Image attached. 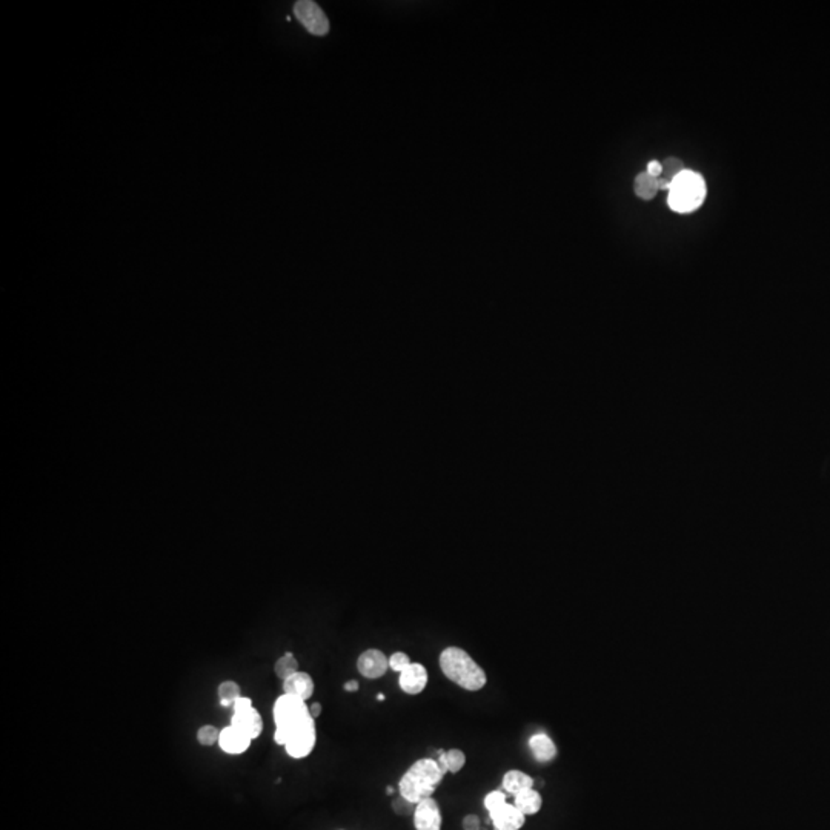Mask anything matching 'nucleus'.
Listing matches in <instances>:
<instances>
[{
  "mask_svg": "<svg viewBox=\"0 0 830 830\" xmlns=\"http://www.w3.org/2000/svg\"><path fill=\"white\" fill-rule=\"evenodd\" d=\"M274 741L280 746H286L289 739L302 733L315 730V720L309 714L306 701L283 694L274 704Z\"/></svg>",
  "mask_w": 830,
  "mask_h": 830,
  "instance_id": "nucleus-1",
  "label": "nucleus"
},
{
  "mask_svg": "<svg viewBox=\"0 0 830 830\" xmlns=\"http://www.w3.org/2000/svg\"><path fill=\"white\" fill-rule=\"evenodd\" d=\"M444 775L446 772L440 767L435 758H421L415 761L398 783L400 795L407 803L414 806L418 804L434 795Z\"/></svg>",
  "mask_w": 830,
  "mask_h": 830,
  "instance_id": "nucleus-2",
  "label": "nucleus"
},
{
  "mask_svg": "<svg viewBox=\"0 0 830 830\" xmlns=\"http://www.w3.org/2000/svg\"><path fill=\"white\" fill-rule=\"evenodd\" d=\"M440 669L444 677L464 691L477 692L487 683L483 668H480L476 659L462 648L451 646L444 649L440 655Z\"/></svg>",
  "mask_w": 830,
  "mask_h": 830,
  "instance_id": "nucleus-3",
  "label": "nucleus"
},
{
  "mask_svg": "<svg viewBox=\"0 0 830 830\" xmlns=\"http://www.w3.org/2000/svg\"><path fill=\"white\" fill-rule=\"evenodd\" d=\"M706 188L700 174L683 171L672 182L669 189V205L673 211L691 212L703 202Z\"/></svg>",
  "mask_w": 830,
  "mask_h": 830,
  "instance_id": "nucleus-4",
  "label": "nucleus"
},
{
  "mask_svg": "<svg viewBox=\"0 0 830 830\" xmlns=\"http://www.w3.org/2000/svg\"><path fill=\"white\" fill-rule=\"evenodd\" d=\"M294 14L308 33L314 36H326L329 33V20L315 2L300 0L294 5Z\"/></svg>",
  "mask_w": 830,
  "mask_h": 830,
  "instance_id": "nucleus-5",
  "label": "nucleus"
},
{
  "mask_svg": "<svg viewBox=\"0 0 830 830\" xmlns=\"http://www.w3.org/2000/svg\"><path fill=\"white\" fill-rule=\"evenodd\" d=\"M441 811L435 799L426 798L415 804L414 827L415 830H441Z\"/></svg>",
  "mask_w": 830,
  "mask_h": 830,
  "instance_id": "nucleus-6",
  "label": "nucleus"
},
{
  "mask_svg": "<svg viewBox=\"0 0 830 830\" xmlns=\"http://www.w3.org/2000/svg\"><path fill=\"white\" fill-rule=\"evenodd\" d=\"M357 669L365 678H382L389 669V658L379 649H368L359 657Z\"/></svg>",
  "mask_w": 830,
  "mask_h": 830,
  "instance_id": "nucleus-7",
  "label": "nucleus"
},
{
  "mask_svg": "<svg viewBox=\"0 0 830 830\" xmlns=\"http://www.w3.org/2000/svg\"><path fill=\"white\" fill-rule=\"evenodd\" d=\"M428 671L420 663H411L398 675V686L407 695H418L423 692L428 686Z\"/></svg>",
  "mask_w": 830,
  "mask_h": 830,
  "instance_id": "nucleus-8",
  "label": "nucleus"
},
{
  "mask_svg": "<svg viewBox=\"0 0 830 830\" xmlns=\"http://www.w3.org/2000/svg\"><path fill=\"white\" fill-rule=\"evenodd\" d=\"M494 830H520L524 826L526 815L517 809L515 804L505 803L489 812Z\"/></svg>",
  "mask_w": 830,
  "mask_h": 830,
  "instance_id": "nucleus-9",
  "label": "nucleus"
},
{
  "mask_svg": "<svg viewBox=\"0 0 830 830\" xmlns=\"http://www.w3.org/2000/svg\"><path fill=\"white\" fill-rule=\"evenodd\" d=\"M251 743H253V739H251L246 733H243L240 729H237L233 724H229L228 728L220 730L219 746L221 751L229 753V755H240L243 752H246L249 749Z\"/></svg>",
  "mask_w": 830,
  "mask_h": 830,
  "instance_id": "nucleus-10",
  "label": "nucleus"
},
{
  "mask_svg": "<svg viewBox=\"0 0 830 830\" xmlns=\"http://www.w3.org/2000/svg\"><path fill=\"white\" fill-rule=\"evenodd\" d=\"M315 684L313 677L306 672H297L283 681V694L306 701L314 695Z\"/></svg>",
  "mask_w": 830,
  "mask_h": 830,
  "instance_id": "nucleus-11",
  "label": "nucleus"
},
{
  "mask_svg": "<svg viewBox=\"0 0 830 830\" xmlns=\"http://www.w3.org/2000/svg\"><path fill=\"white\" fill-rule=\"evenodd\" d=\"M231 724L235 726L237 729H240L243 733H246L251 739L260 737L263 729V720L256 707H251L244 710V712L234 714L231 718Z\"/></svg>",
  "mask_w": 830,
  "mask_h": 830,
  "instance_id": "nucleus-12",
  "label": "nucleus"
},
{
  "mask_svg": "<svg viewBox=\"0 0 830 830\" xmlns=\"http://www.w3.org/2000/svg\"><path fill=\"white\" fill-rule=\"evenodd\" d=\"M529 749L538 761H551L557 755V746L546 733H535L529 739Z\"/></svg>",
  "mask_w": 830,
  "mask_h": 830,
  "instance_id": "nucleus-13",
  "label": "nucleus"
},
{
  "mask_svg": "<svg viewBox=\"0 0 830 830\" xmlns=\"http://www.w3.org/2000/svg\"><path fill=\"white\" fill-rule=\"evenodd\" d=\"M533 783H535L533 781V778L529 776L528 774L522 772V770H508L505 776H503L501 785H503V789H505V792L515 797L518 794H522V792H524V790L532 789Z\"/></svg>",
  "mask_w": 830,
  "mask_h": 830,
  "instance_id": "nucleus-14",
  "label": "nucleus"
},
{
  "mask_svg": "<svg viewBox=\"0 0 830 830\" xmlns=\"http://www.w3.org/2000/svg\"><path fill=\"white\" fill-rule=\"evenodd\" d=\"M514 804L518 811L528 817V815H535L540 812V809H542V806H543V799H542V795H540L538 792L532 788V789L522 792V794L515 795Z\"/></svg>",
  "mask_w": 830,
  "mask_h": 830,
  "instance_id": "nucleus-15",
  "label": "nucleus"
},
{
  "mask_svg": "<svg viewBox=\"0 0 830 830\" xmlns=\"http://www.w3.org/2000/svg\"><path fill=\"white\" fill-rule=\"evenodd\" d=\"M657 191H659L657 177L650 175L648 171L635 177V194L639 197L644 200H650L655 197Z\"/></svg>",
  "mask_w": 830,
  "mask_h": 830,
  "instance_id": "nucleus-16",
  "label": "nucleus"
},
{
  "mask_svg": "<svg viewBox=\"0 0 830 830\" xmlns=\"http://www.w3.org/2000/svg\"><path fill=\"white\" fill-rule=\"evenodd\" d=\"M274 671H276V675L280 680L285 681L286 678L299 672V659L295 658L292 652H285V654L276 661Z\"/></svg>",
  "mask_w": 830,
  "mask_h": 830,
  "instance_id": "nucleus-17",
  "label": "nucleus"
},
{
  "mask_svg": "<svg viewBox=\"0 0 830 830\" xmlns=\"http://www.w3.org/2000/svg\"><path fill=\"white\" fill-rule=\"evenodd\" d=\"M217 695L220 700V706H224V707L234 706V703L242 696L240 684L235 683V681H231V680L224 681V683L219 684Z\"/></svg>",
  "mask_w": 830,
  "mask_h": 830,
  "instance_id": "nucleus-18",
  "label": "nucleus"
},
{
  "mask_svg": "<svg viewBox=\"0 0 830 830\" xmlns=\"http://www.w3.org/2000/svg\"><path fill=\"white\" fill-rule=\"evenodd\" d=\"M683 171H686V169H684L683 163H681V160L671 157L661 165V174H659L658 179H663L672 185V182L675 180Z\"/></svg>",
  "mask_w": 830,
  "mask_h": 830,
  "instance_id": "nucleus-19",
  "label": "nucleus"
},
{
  "mask_svg": "<svg viewBox=\"0 0 830 830\" xmlns=\"http://www.w3.org/2000/svg\"><path fill=\"white\" fill-rule=\"evenodd\" d=\"M219 738H220V730L216 728V726L206 724V726H202V728L197 730V741L202 746L211 747L216 743H219Z\"/></svg>",
  "mask_w": 830,
  "mask_h": 830,
  "instance_id": "nucleus-20",
  "label": "nucleus"
},
{
  "mask_svg": "<svg viewBox=\"0 0 830 830\" xmlns=\"http://www.w3.org/2000/svg\"><path fill=\"white\" fill-rule=\"evenodd\" d=\"M446 765L448 772L458 774L466 765V755L460 749H449L446 751Z\"/></svg>",
  "mask_w": 830,
  "mask_h": 830,
  "instance_id": "nucleus-21",
  "label": "nucleus"
},
{
  "mask_svg": "<svg viewBox=\"0 0 830 830\" xmlns=\"http://www.w3.org/2000/svg\"><path fill=\"white\" fill-rule=\"evenodd\" d=\"M505 803H508V801H506V794L503 790H492L485 797V807L487 809V812L496 809V807H500Z\"/></svg>",
  "mask_w": 830,
  "mask_h": 830,
  "instance_id": "nucleus-22",
  "label": "nucleus"
},
{
  "mask_svg": "<svg viewBox=\"0 0 830 830\" xmlns=\"http://www.w3.org/2000/svg\"><path fill=\"white\" fill-rule=\"evenodd\" d=\"M411 663V658L407 657L405 652H394V654L389 657V668L398 673L405 671Z\"/></svg>",
  "mask_w": 830,
  "mask_h": 830,
  "instance_id": "nucleus-23",
  "label": "nucleus"
},
{
  "mask_svg": "<svg viewBox=\"0 0 830 830\" xmlns=\"http://www.w3.org/2000/svg\"><path fill=\"white\" fill-rule=\"evenodd\" d=\"M480 827H481V821H480V818L477 817V815H473V813L466 815L464 820H463V829L464 830H480Z\"/></svg>",
  "mask_w": 830,
  "mask_h": 830,
  "instance_id": "nucleus-24",
  "label": "nucleus"
},
{
  "mask_svg": "<svg viewBox=\"0 0 830 830\" xmlns=\"http://www.w3.org/2000/svg\"><path fill=\"white\" fill-rule=\"evenodd\" d=\"M233 707H234V714H239V712H244V710H248L254 706H253V701H251L248 696H240V698L234 703Z\"/></svg>",
  "mask_w": 830,
  "mask_h": 830,
  "instance_id": "nucleus-25",
  "label": "nucleus"
},
{
  "mask_svg": "<svg viewBox=\"0 0 830 830\" xmlns=\"http://www.w3.org/2000/svg\"><path fill=\"white\" fill-rule=\"evenodd\" d=\"M648 173H649L650 175L657 177V179H658L659 174H661V163H658V162H650L649 165H648Z\"/></svg>",
  "mask_w": 830,
  "mask_h": 830,
  "instance_id": "nucleus-26",
  "label": "nucleus"
},
{
  "mask_svg": "<svg viewBox=\"0 0 830 830\" xmlns=\"http://www.w3.org/2000/svg\"><path fill=\"white\" fill-rule=\"evenodd\" d=\"M309 714H311V717L314 718V720H317V718L322 715V704L317 703V701L311 704V706H309Z\"/></svg>",
  "mask_w": 830,
  "mask_h": 830,
  "instance_id": "nucleus-27",
  "label": "nucleus"
},
{
  "mask_svg": "<svg viewBox=\"0 0 830 830\" xmlns=\"http://www.w3.org/2000/svg\"><path fill=\"white\" fill-rule=\"evenodd\" d=\"M343 689H345L346 692H357L359 689H360V684H359L357 680H350V681H346V683L343 684Z\"/></svg>",
  "mask_w": 830,
  "mask_h": 830,
  "instance_id": "nucleus-28",
  "label": "nucleus"
},
{
  "mask_svg": "<svg viewBox=\"0 0 830 830\" xmlns=\"http://www.w3.org/2000/svg\"><path fill=\"white\" fill-rule=\"evenodd\" d=\"M377 700H379V701H384V695H383V694H379V695H377Z\"/></svg>",
  "mask_w": 830,
  "mask_h": 830,
  "instance_id": "nucleus-29",
  "label": "nucleus"
},
{
  "mask_svg": "<svg viewBox=\"0 0 830 830\" xmlns=\"http://www.w3.org/2000/svg\"><path fill=\"white\" fill-rule=\"evenodd\" d=\"M386 794H388V795H392V794H394V789H392V788H388V789H386Z\"/></svg>",
  "mask_w": 830,
  "mask_h": 830,
  "instance_id": "nucleus-30",
  "label": "nucleus"
}]
</instances>
